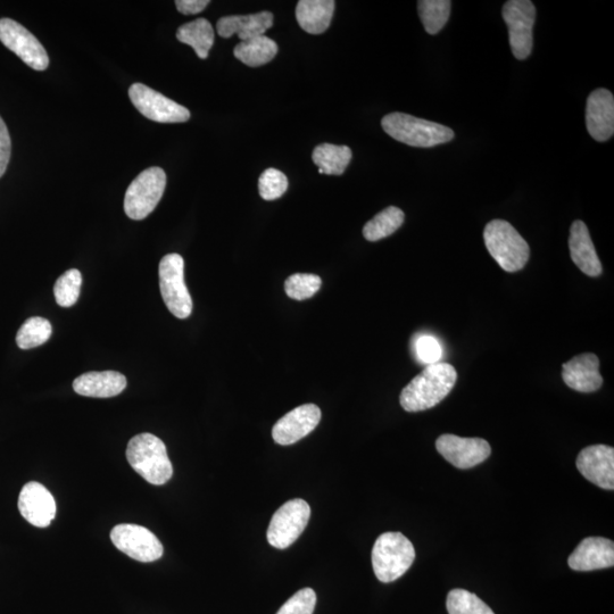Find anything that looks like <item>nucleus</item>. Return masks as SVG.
Returning <instances> with one entry per match:
<instances>
[{"label": "nucleus", "mask_w": 614, "mask_h": 614, "mask_svg": "<svg viewBox=\"0 0 614 614\" xmlns=\"http://www.w3.org/2000/svg\"><path fill=\"white\" fill-rule=\"evenodd\" d=\"M458 380V372L453 365L436 363L427 365L419 376L406 386L400 397L406 412H421L433 409L452 392Z\"/></svg>", "instance_id": "obj_1"}, {"label": "nucleus", "mask_w": 614, "mask_h": 614, "mask_svg": "<svg viewBox=\"0 0 614 614\" xmlns=\"http://www.w3.org/2000/svg\"><path fill=\"white\" fill-rule=\"evenodd\" d=\"M127 460L131 468L149 484L161 486L173 476L167 446L152 434H139L130 439Z\"/></svg>", "instance_id": "obj_2"}, {"label": "nucleus", "mask_w": 614, "mask_h": 614, "mask_svg": "<svg viewBox=\"0 0 614 614\" xmlns=\"http://www.w3.org/2000/svg\"><path fill=\"white\" fill-rule=\"evenodd\" d=\"M386 134L400 143L429 148L450 143L455 134L451 128L405 113H391L381 121Z\"/></svg>", "instance_id": "obj_3"}, {"label": "nucleus", "mask_w": 614, "mask_h": 614, "mask_svg": "<svg viewBox=\"0 0 614 614\" xmlns=\"http://www.w3.org/2000/svg\"><path fill=\"white\" fill-rule=\"evenodd\" d=\"M416 560L413 544L401 533H385L377 538L372 550V567L381 583H393Z\"/></svg>", "instance_id": "obj_4"}, {"label": "nucleus", "mask_w": 614, "mask_h": 614, "mask_svg": "<svg viewBox=\"0 0 614 614\" xmlns=\"http://www.w3.org/2000/svg\"><path fill=\"white\" fill-rule=\"evenodd\" d=\"M484 239L489 254L504 271L518 272L526 267L530 248L512 224L503 220L489 222Z\"/></svg>", "instance_id": "obj_5"}, {"label": "nucleus", "mask_w": 614, "mask_h": 614, "mask_svg": "<svg viewBox=\"0 0 614 614\" xmlns=\"http://www.w3.org/2000/svg\"><path fill=\"white\" fill-rule=\"evenodd\" d=\"M165 187L167 174L161 168H149L141 172L129 186L124 198V211L132 220H144L159 205Z\"/></svg>", "instance_id": "obj_6"}, {"label": "nucleus", "mask_w": 614, "mask_h": 614, "mask_svg": "<svg viewBox=\"0 0 614 614\" xmlns=\"http://www.w3.org/2000/svg\"><path fill=\"white\" fill-rule=\"evenodd\" d=\"M160 288L168 310L178 319L193 312V300L185 284V261L176 253L164 256L159 267Z\"/></svg>", "instance_id": "obj_7"}, {"label": "nucleus", "mask_w": 614, "mask_h": 614, "mask_svg": "<svg viewBox=\"0 0 614 614\" xmlns=\"http://www.w3.org/2000/svg\"><path fill=\"white\" fill-rule=\"evenodd\" d=\"M311 517L309 503L295 499L280 506L270 522L268 542L279 550L292 546L303 534Z\"/></svg>", "instance_id": "obj_8"}, {"label": "nucleus", "mask_w": 614, "mask_h": 614, "mask_svg": "<svg viewBox=\"0 0 614 614\" xmlns=\"http://www.w3.org/2000/svg\"><path fill=\"white\" fill-rule=\"evenodd\" d=\"M503 19L509 28L512 53L517 60L524 61L533 52V29L536 8L530 0H510L503 6Z\"/></svg>", "instance_id": "obj_9"}, {"label": "nucleus", "mask_w": 614, "mask_h": 614, "mask_svg": "<svg viewBox=\"0 0 614 614\" xmlns=\"http://www.w3.org/2000/svg\"><path fill=\"white\" fill-rule=\"evenodd\" d=\"M111 541L116 549L139 562H154L163 557L160 539L145 527L131 524L115 526L111 531Z\"/></svg>", "instance_id": "obj_10"}, {"label": "nucleus", "mask_w": 614, "mask_h": 614, "mask_svg": "<svg viewBox=\"0 0 614 614\" xmlns=\"http://www.w3.org/2000/svg\"><path fill=\"white\" fill-rule=\"evenodd\" d=\"M129 97L136 109L154 122L182 123L190 119V112L186 107L143 84L132 85Z\"/></svg>", "instance_id": "obj_11"}, {"label": "nucleus", "mask_w": 614, "mask_h": 614, "mask_svg": "<svg viewBox=\"0 0 614 614\" xmlns=\"http://www.w3.org/2000/svg\"><path fill=\"white\" fill-rule=\"evenodd\" d=\"M0 41L36 71H45L49 65L46 49L32 33L11 19L0 20Z\"/></svg>", "instance_id": "obj_12"}, {"label": "nucleus", "mask_w": 614, "mask_h": 614, "mask_svg": "<svg viewBox=\"0 0 614 614\" xmlns=\"http://www.w3.org/2000/svg\"><path fill=\"white\" fill-rule=\"evenodd\" d=\"M436 448L455 468L470 469L489 458L491 445L481 438H462L445 434L437 439Z\"/></svg>", "instance_id": "obj_13"}, {"label": "nucleus", "mask_w": 614, "mask_h": 614, "mask_svg": "<svg viewBox=\"0 0 614 614\" xmlns=\"http://www.w3.org/2000/svg\"><path fill=\"white\" fill-rule=\"evenodd\" d=\"M321 410L314 404H304L282 417L272 429V437L282 446L293 445L301 441L318 427Z\"/></svg>", "instance_id": "obj_14"}, {"label": "nucleus", "mask_w": 614, "mask_h": 614, "mask_svg": "<svg viewBox=\"0 0 614 614\" xmlns=\"http://www.w3.org/2000/svg\"><path fill=\"white\" fill-rule=\"evenodd\" d=\"M577 468L588 481L608 491L614 488V448L608 445L588 446L579 453Z\"/></svg>", "instance_id": "obj_15"}, {"label": "nucleus", "mask_w": 614, "mask_h": 614, "mask_svg": "<svg viewBox=\"0 0 614 614\" xmlns=\"http://www.w3.org/2000/svg\"><path fill=\"white\" fill-rule=\"evenodd\" d=\"M19 511L32 526L46 528L56 516V502L44 485L30 481L20 493Z\"/></svg>", "instance_id": "obj_16"}, {"label": "nucleus", "mask_w": 614, "mask_h": 614, "mask_svg": "<svg viewBox=\"0 0 614 614\" xmlns=\"http://www.w3.org/2000/svg\"><path fill=\"white\" fill-rule=\"evenodd\" d=\"M586 126L588 134L596 141L612 138L614 134V97L610 90L600 88L587 99Z\"/></svg>", "instance_id": "obj_17"}, {"label": "nucleus", "mask_w": 614, "mask_h": 614, "mask_svg": "<svg viewBox=\"0 0 614 614\" xmlns=\"http://www.w3.org/2000/svg\"><path fill=\"white\" fill-rule=\"evenodd\" d=\"M562 378L568 387L580 393L599 391L603 385L600 360L593 353H584L562 365Z\"/></svg>", "instance_id": "obj_18"}, {"label": "nucleus", "mask_w": 614, "mask_h": 614, "mask_svg": "<svg viewBox=\"0 0 614 614\" xmlns=\"http://www.w3.org/2000/svg\"><path fill=\"white\" fill-rule=\"evenodd\" d=\"M569 567L575 571H593L614 566V543L603 537H588L572 552Z\"/></svg>", "instance_id": "obj_19"}, {"label": "nucleus", "mask_w": 614, "mask_h": 614, "mask_svg": "<svg viewBox=\"0 0 614 614\" xmlns=\"http://www.w3.org/2000/svg\"><path fill=\"white\" fill-rule=\"evenodd\" d=\"M569 248L571 260L588 277L602 275V264L597 255L591 235L583 221H575L570 228Z\"/></svg>", "instance_id": "obj_20"}, {"label": "nucleus", "mask_w": 614, "mask_h": 614, "mask_svg": "<svg viewBox=\"0 0 614 614\" xmlns=\"http://www.w3.org/2000/svg\"><path fill=\"white\" fill-rule=\"evenodd\" d=\"M127 387V378L120 372H87L73 381L74 392L81 396L110 398L120 395Z\"/></svg>", "instance_id": "obj_21"}, {"label": "nucleus", "mask_w": 614, "mask_h": 614, "mask_svg": "<svg viewBox=\"0 0 614 614\" xmlns=\"http://www.w3.org/2000/svg\"><path fill=\"white\" fill-rule=\"evenodd\" d=\"M273 26V14L260 12L251 15L224 16L217 24L219 36L230 38L237 35L240 40L246 41L264 36Z\"/></svg>", "instance_id": "obj_22"}, {"label": "nucleus", "mask_w": 614, "mask_h": 614, "mask_svg": "<svg viewBox=\"0 0 614 614\" xmlns=\"http://www.w3.org/2000/svg\"><path fill=\"white\" fill-rule=\"evenodd\" d=\"M336 3L333 0H301L296 7V19L311 35H321L333 20Z\"/></svg>", "instance_id": "obj_23"}, {"label": "nucleus", "mask_w": 614, "mask_h": 614, "mask_svg": "<svg viewBox=\"0 0 614 614\" xmlns=\"http://www.w3.org/2000/svg\"><path fill=\"white\" fill-rule=\"evenodd\" d=\"M177 38L180 43L193 47L199 58L206 60L214 45L215 35L209 21L197 19L181 26L177 31Z\"/></svg>", "instance_id": "obj_24"}, {"label": "nucleus", "mask_w": 614, "mask_h": 614, "mask_svg": "<svg viewBox=\"0 0 614 614\" xmlns=\"http://www.w3.org/2000/svg\"><path fill=\"white\" fill-rule=\"evenodd\" d=\"M312 160L320 174L342 176L352 160V151L347 146L321 144L315 147Z\"/></svg>", "instance_id": "obj_25"}, {"label": "nucleus", "mask_w": 614, "mask_h": 614, "mask_svg": "<svg viewBox=\"0 0 614 614\" xmlns=\"http://www.w3.org/2000/svg\"><path fill=\"white\" fill-rule=\"evenodd\" d=\"M278 54V45L267 36L242 41L235 47L237 60L251 68L270 63Z\"/></svg>", "instance_id": "obj_26"}, {"label": "nucleus", "mask_w": 614, "mask_h": 614, "mask_svg": "<svg viewBox=\"0 0 614 614\" xmlns=\"http://www.w3.org/2000/svg\"><path fill=\"white\" fill-rule=\"evenodd\" d=\"M404 220L405 215L401 209L389 206L365 224L363 236L368 242H378V240L392 236L394 232L402 227Z\"/></svg>", "instance_id": "obj_27"}, {"label": "nucleus", "mask_w": 614, "mask_h": 614, "mask_svg": "<svg viewBox=\"0 0 614 614\" xmlns=\"http://www.w3.org/2000/svg\"><path fill=\"white\" fill-rule=\"evenodd\" d=\"M451 8L450 0H420L419 16L429 35H437L446 26L450 19Z\"/></svg>", "instance_id": "obj_28"}, {"label": "nucleus", "mask_w": 614, "mask_h": 614, "mask_svg": "<svg viewBox=\"0 0 614 614\" xmlns=\"http://www.w3.org/2000/svg\"><path fill=\"white\" fill-rule=\"evenodd\" d=\"M53 328L51 322L45 318H30L23 323L16 335V344L21 350H31L44 345L52 337Z\"/></svg>", "instance_id": "obj_29"}, {"label": "nucleus", "mask_w": 614, "mask_h": 614, "mask_svg": "<svg viewBox=\"0 0 614 614\" xmlns=\"http://www.w3.org/2000/svg\"><path fill=\"white\" fill-rule=\"evenodd\" d=\"M446 607L450 614H495L483 600L466 589H453L448 593Z\"/></svg>", "instance_id": "obj_30"}, {"label": "nucleus", "mask_w": 614, "mask_h": 614, "mask_svg": "<svg viewBox=\"0 0 614 614\" xmlns=\"http://www.w3.org/2000/svg\"><path fill=\"white\" fill-rule=\"evenodd\" d=\"M82 285L81 272L77 269L68 270L57 279L54 286L56 303L62 307H71L79 300Z\"/></svg>", "instance_id": "obj_31"}, {"label": "nucleus", "mask_w": 614, "mask_h": 614, "mask_svg": "<svg viewBox=\"0 0 614 614\" xmlns=\"http://www.w3.org/2000/svg\"><path fill=\"white\" fill-rule=\"evenodd\" d=\"M322 280L319 276L310 273H297L290 276L285 282L286 294L296 301H305L317 294L321 288Z\"/></svg>", "instance_id": "obj_32"}, {"label": "nucleus", "mask_w": 614, "mask_h": 614, "mask_svg": "<svg viewBox=\"0 0 614 614\" xmlns=\"http://www.w3.org/2000/svg\"><path fill=\"white\" fill-rule=\"evenodd\" d=\"M288 179L277 169L265 170L259 180L260 195L265 201H275L287 192Z\"/></svg>", "instance_id": "obj_33"}, {"label": "nucleus", "mask_w": 614, "mask_h": 614, "mask_svg": "<svg viewBox=\"0 0 614 614\" xmlns=\"http://www.w3.org/2000/svg\"><path fill=\"white\" fill-rule=\"evenodd\" d=\"M317 594L312 588H303L282 605L277 614H313Z\"/></svg>", "instance_id": "obj_34"}, {"label": "nucleus", "mask_w": 614, "mask_h": 614, "mask_svg": "<svg viewBox=\"0 0 614 614\" xmlns=\"http://www.w3.org/2000/svg\"><path fill=\"white\" fill-rule=\"evenodd\" d=\"M416 353L421 363L427 365L439 363L443 356L441 344L435 337L429 335H423L417 339Z\"/></svg>", "instance_id": "obj_35"}, {"label": "nucleus", "mask_w": 614, "mask_h": 614, "mask_svg": "<svg viewBox=\"0 0 614 614\" xmlns=\"http://www.w3.org/2000/svg\"><path fill=\"white\" fill-rule=\"evenodd\" d=\"M12 154V141L10 132L6 127L2 116H0V178H2L10 163Z\"/></svg>", "instance_id": "obj_36"}, {"label": "nucleus", "mask_w": 614, "mask_h": 614, "mask_svg": "<svg viewBox=\"0 0 614 614\" xmlns=\"http://www.w3.org/2000/svg\"><path fill=\"white\" fill-rule=\"evenodd\" d=\"M209 5V0H178L176 2L177 10L185 15L201 13Z\"/></svg>", "instance_id": "obj_37"}]
</instances>
